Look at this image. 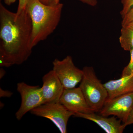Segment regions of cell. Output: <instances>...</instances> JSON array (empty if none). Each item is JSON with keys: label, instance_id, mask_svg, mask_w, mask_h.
<instances>
[{"label": "cell", "instance_id": "obj_1", "mask_svg": "<svg viewBox=\"0 0 133 133\" xmlns=\"http://www.w3.org/2000/svg\"><path fill=\"white\" fill-rule=\"evenodd\" d=\"M32 23L26 9L19 14L0 4V66L20 65L31 55Z\"/></svg>", "mask_w": 133, "mask_h": 133}, {"label": "cell", "instance_id": "obj_2", "mask_svg": "<svg viewBox=\"0 0 133 133\" xmlns=\"http://www.w3.org/2000/svg\"><path fill=\"white\" fill-rule=\"evenodd\" d=\"M63 5L50 6L39 0H29L26 9L32 23L30 44L32 48L45 40L53 33L59 24Z\"/></svg>", "mask_w": 133, "mask_h": 133}, {"label": "cell", "instance_id": "obj_3", "mask_svg": "<svg viewBox=\"0 0 133 133\" xmlns=\"http://www.w3.org/2000/svg\"><path fill=\"white\" fill-rule=\"evenodd\" d=\"M83 70L79 88L92 110L94 112H99L108 98L107 91L96 76L93 67L84 66Z\"/></svg>", "mask_w": 133, "mask_h": 133}, {"label": "cell", "instance_id": "obj_4", "mask_svg": "<svg viewBox=\"0 0 133 133\" xmlns=\"http://www.w3.org/2000/svg\"><path fill=\"white\" fill-rule=\"evenodd\" d=\"M36 116L49 119L62 133H67L68 122L75 114L70 112L59 102L46 103L30 111Z\"/></svg>", "mask_w": 133, "mask_h": 133}, {"label": "cell", "instance_id": "obj_5", "mask_svg": "<svg viewBox=\"0 0 133 133\" xmlns=\"http://www.w3.org/2000/svg\"><path fill=\"white\" fill-rule=\"evenodd\" d=\"M52 64V70L64 89L75 88L81 82L83 76V70L78 69L74 65L71 56H67L62 60L55 59Z\"/></svg>", "mask_w": 133, "mask_h": 133}, {"label": "cell", "instance_id": "obj_6", "mask_svg": "<svg viewBox=\"0 0 133 133\" xmlns=\"http://www.w3.org/2000/svg\"><path fill=\"white\" fill-rule=\"evenodd\" d=\"M17 90L21 97V106L15 114L18 120H21L28 112L44 104L41 88L39 86L30 85L21 82L17 85Z\"/></svg>", "mask_w": 133, "mask_h": 133}, {"label": "cell", "instance_id": "obj_7", "mask_svg": "<svg viewBox=\"0 0 133 133\" xmlns=\"http://www.w3.org/2000/svg\"><path fill=\"white\" fill-rule=\"evenodd\" d=\"M133 107V92L120 95L112 99L107 98L99 114L104 116L113 115L125 124Z\"/></svg>", "mask_w": 133, "mask_h": 133}, {"label": "cell", "instance_id": "obj_8", "mask_svg": "<svg viewBox=\"0 0 133 133\" xmlns=\"http://www.w3.org/2000/svg\"><path fill=\"white\" fill-rule=\"evenodd\" d=\"M59 102L74 114L94 112L88 105L79 87L64 89Z\"/></svg>", "mask_w": 133, "mask_h": 133}, {"label": "cell", "instance_id": "obj_9", "mask_svg": "<svg viewBox=\"0 0 133 133\" xmlns=\"http://www.w3.org/2000/svg\"><path fill=\"white\" fill-rule=\"evenodd\" d=\"M42 81L41 88L44 104L59 102L64 88L54 71L43 76Z\"/></svg>", "mask_w": 133, "mask_h": 133}, {"label": "cell", "instance_id": "obj_10", "mask_svg": "<svg viewBox=\"0 0 133 133\" xmlns=\"http://www.w3.org/2000/svg\"><path fill=\"white\" fill-rule=\"evenodd\" d=\"M74 116L95 122L107 133H122L126 127L124 124H121V120L118 119V118L114 116L108 117L92 112L89 114L77 113L74 114Z\"/></svg>", "mask_w": 133, "mask_h": 133}, {"label": "cell", "instance_id": "obj_11", "mask_svg": "<svg viewBox=\"0 0 133 133\" xmlns=\"http://www.w3.org/2000/svg\"><path fill=\"white\" fill-rule=\"evenodd\" d=\"M108 94V98L133 92V74L111 80L104 84Z\"/></svg>", "mask_w": 133, "mask_h": 133}, {"label": "cell", "instance_id": "obj_12", "mask_svg": "<svg viewBox=\"0 0 133 133\" xmlns=\"http://www.w3.org/2000/svg\"><path fill=\"white\" fill-rule=\"evenodd\" d=\"M119 41L121 48L127 51L133 49V29L126 26L122 27Z\"/></svg>", "mask_w": 133, "mask_h": 133}, {"label": "cell", "instance_id": "obj_13", "mask_svg": "<svg viewBox=\"0 0 133 133\" xmlns=\"http://www.w3.org/2000/svg\"><path fill=\"white\" fill-rule=\"evenodd\" d=\"M122 9L120 12L122 17L124 16L133 8V0H121Z\"/></svg>", "mask_w": 133, "mask_h": 133}, {"label": "cell", "instance_id": "obj_14", "mask_svg": "<svg viewBox=\"0 0 133 133\" xmlns=\"http://www.w3.org/2000/svg\"><path fill=\"white\" fill-rule=\"evenodd\" d=\"M131 59L128 65L123 69L121 77L129 76L133 74V49L130 51Z\"/></svg>", "mask_w": 133, "mask_h": 133}, {"label": "cell", "instance_id": "obj_15", "mask_svg": "<svg viewBox=\"0 0 133 133\" xmlns=\"http://www.w3.org/2000/svg\"><path fill=\"white\" fill-rule=\"evenodd\" d=\"M133 21V8L129 10L127 13L122 18L121 24L122 26H125L129 23Z\"/></svg>", "mask_w": 133, "mask_h": 133}, {"label": "cell", "instance_id": "obj_16", "mask_svg": "<svg viewBox=\"0 0 133 133\" xmlns=\"http://www.w3.org/2000/svg\"><path fill=\"white\" fill-rule=\"evenodd\" d=\"M28 1L29 0H19L18 8L16 12L17 14H19L25 9Z\"/></svg>", "mask_w": 133, "mask_h": 133}, {"label": "cell", "instance_id": "obj_17", "mask_svg": "<svg viewBox=\"0 0 133 133\" xmlns=\"http://www.w3.org/2000/svg\"><path fill=\"white\" fill-rule=\"evenodd\" d=\"M13 93L10 91L5 90L0 88V97L10 98L13 95Z\"/></svg>", "mask_w": 133, "mask_h": 133}, {"label": "cell", "instance_id": "obj_18", "mask_svg": "<svg viewBox=\"0 0 133 133\" xmlns=\"http://www.w3.org/2000/svg\"><path fill=\"white\" fill-rule=\"evenodd\" d=\"M41 2L45 5L53 6L59 3L60 0H39Z\"/></svg>", "mask_w": 133, "mask_h": 133}, {"label": "cell", "instance_id": "obj_19", "mask_svg": "<svg viewBox=\"0 0 133 133\" xmlns=\"http://www.w3.org/2000/svg\"><path fill=\"white\" fill-rule=\"evenodd\" d=\"M78 1L92 6H96L98 3L97 0H78Z\"/></svg>", "mask_w": 133, "mask_h": 133}, {"label": "cell", "instance_id": "obj_20", "mask_svg": "<svg viewBox=\"0 0 133 133\" xmlns=\"http://www.w3.org/2000/svg\"><path fill=\"white\" fill-rule=\"evenodd\" d=\"M125 127L128 125L133 124V107L128 119L125 124H124Z\"/></svg>", "mask_w": 133, "mask_h": 133}, {"label": "cell", "instance_id": "obj_21", "mask_svg": "<svg viewBox=\"0 0 133 133\" xmlns=\"http://www.w3.org/2000/svg\"><path fill=\"white\" fill-rule=\"evenodd\" d=\"M16 0H4L5 4L8 5H10L14 3Z\"/></svg>", "mask_w": 133, "mask_h": 133}, {"label": "cell", "instance_id": "obj_22", "mask_svg": "<svg viewBox=\"0 0 133 133\" xmlns=\"http://www.w3.org/2000/svg\"><path fill=\"white\" fill-rule=\"evenodd\" d=\"M6 71L3 68L0 69V79H1L4 77L6 74Z\"/></svg>", "mask_w": 133, "mask_h": 133}, {"label": "cell", "instance_id": "obj_23", "mask_svg": "<svg viewBox=\"0 0 133 133\" xmlns=\"http://www.w3.org/2000/svg\"><path fill=\"white\" fill-rule=\"evenodd\" d=\"M126 26V27L133 29V21L129 23L128 24L126 25L125 26ZM122 27H123V26H122Z\"/></svg>", "mask_w": 133, "mask_h": 133}, {"label": "cell", "instance_id": "obj_24", "mask_svg": "<svg viewBox=\"0 0 133 133\" xmlns=\"http://www.w3.org/2000/svg\"><path fill=\"white\" fill-rule=\"evenodd\" d=\"M0 106H1V108H2L4 107V104L3 103H2V102H1V105Z\"/></svg>", "mask_w": 133, "mask_h": 133}]
</instances>
